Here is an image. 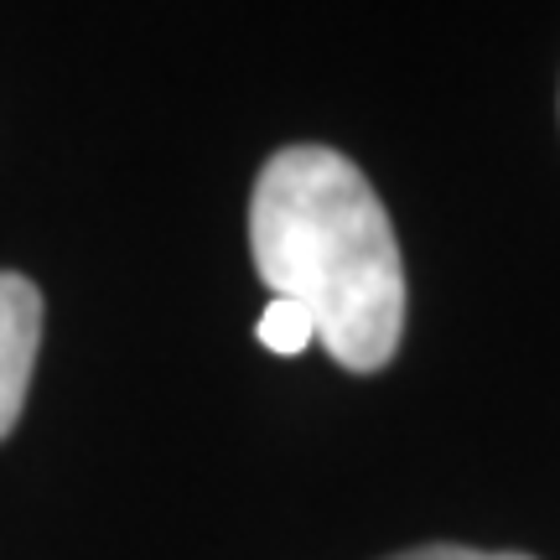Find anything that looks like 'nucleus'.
<instances>
[{
    "label": "nucleus",
    "mask_w": 560,
    "mask_h": 560,
    "mask_svg": "<svg viewBox=\"0 0 560 560\" xmlns=\"http://www.w3.org/2000/svg\"><path fill=\"white\" fill-rule=\"evenodd\" d=\"M255 338H260L270 353H280V359H296V353H306V342H317V327H312V317H306L301 306H291V301H270V306L260 312Z\"/></svg>",
    "instance_id": "obj_3"
},
{
    "label": "nucleus",
    "mask_w": 560,
    "mask_h": 560,
    "mask_svg": "<svg viewBox=\"0 0 560 560\" xmlns=\"http://www.w3.org/2000/svg\"><path fill=\"white\" fill-rule=\"evenodd\" d=\"M389 560H535L520 550H467V545H420V550H400Z\"/></svg>",
    "instance_id": "obj_4"
},
{
    "label": "nucleus",
    "mask_w": 560,
    "mask_h": 560,
    "mask_svg": "<svg viewBox=\"0 0 560 560\" xmlns=\"http://www.w3.org/2000/svg\"><path fill=\"white\" fill-rule=\"evenodd\" d=\"M37 342H42V291L26 276L0 270V441L11 436L21 405H26Z\"/></svg>",
    "instance_id": "obj_2"
},
{
    "label": "nucleus",
    "mask_w": 560,
    "mask_h": 560,
    "mask_svg": "<svg viewBox=\"0 0 560 560\" xmlns=\"http://www.w3.org/2000/svg\"><path fill=\"white\" fill-rule=\"evenodd\" d=\"M249 249L276 301L301 306L317 342L353 374L395 359L405 265L395 223L359 166L332 145H285L260 166Z\"/></svg>",
    "instance_id": "obj_1"
}]
</instances>
